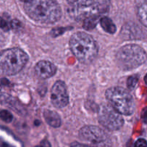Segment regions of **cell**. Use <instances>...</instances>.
<instances>
[{"mask_svg":"<svg viewBox=\"0 0 147 147\" xmlns=\"http://www.w3.org/2000/svg\"><path fill=\"white\" fill-rule=\"evenodd\" d=\"M26 14L35 22L53 24L61 17V8L55 0H30L24 3Z\"/></svg>","mask_w":147,"mask_h":147,"instance_id":"obj_1","label":"cell"},{"mask_svg":"<svg viewBox=\"0 0 147 147\" xmlns=\"http://www.w3.org/2000/svg\"><path fill=\"white\" fill-rule=\"evenodd\" d=\"M70 48L76 58L83 63H90L98 53L94 39L87 33L81 32L73 34L70 40Z\"/></svg>","mask_w":147,"mask_h":147,"instance_id":"obj_2","label":"cell"},{"mask_svg":"<svg viewBox=\"0 0 147 147\" xmlns=\"http://www.w3.org/2000/svg\"><path fill=\"white\" fill-rule=\"evenodd\" d=\"M71 15L78 20L99 17L106 12L109 0H67Z\"/></svg>","mask_w":147,"mask_h":147,"instance_id":"obj_3","label":"cell"},{"mask_svg":"<svg viewBox=\"0 0 147 147\" xmlns=\"http://www.w3.org/2000/svg\"><path fill=\"white\" fill-rule=\"evenodd\" d=\"M27 53L20 48H10L0 53V72L12 76L21 71L28 62Z\"/></svg>","mask_w":147,"mask_h":147,"instance_id":"obj_4","label":"cell"},{"mask_svg":"<svg viewBox=\"0 0 147 147\" xmlns=\"http://www.w3.org/2000/svg\"><path fill=\"white\" fill-rule=\"evenodd\" d=\"M146 54L142 47L136 45H126L118 50L116 61L121 68L130 70L146 62Z\"/></svg>","mask_w":147,"mask_h":147,"instance_id":"obj_5","label":"cell"},{"mask_svg":"<svg viewBox=\"0 0 147 147\" xmlns=\"http://www.w3.org/2000/svg\"><path fill=\"white\" fill-rule=\"evenodd\" d=\"M106 98L109 104L121 114L130 116L134 112V100L123 88H110L106 91Z\"/></svg>","mask_w":147,"mask_h":147,"instance_id":"obj_6","label":"cell"},{"mask_svg":"<svg viewBox=\"0 0 147 147\" xmlns=\"http://www.w3.org/2000/svg\"><path fill=\"white\" fill-rule=\"evenodd\" d=\"M99 123L110 131L120 129L123 125V119L121 113L110 104H103L98 110Z\"/></svg>","mask_w":147,"mask_h":147,"instance_id":"obj_7","label":"cell"},{"mask_svg":"<svg viewBox=\"0 0 147 147\" xmlns=\"http://www.w3.org/2000/svg\"><path fill=\"white\" fill-rule=\"evenodd\" d=\"M79 137L84 142L98 146H106L109 137L106 132L98 126H86L79 131Z\"/></svg>","mask_w":147,"mask_h":147,"instance_id":"obj_8","label":"cell"},{"mask_svg":"<svg viewBox=\"0 0 147 147\" xmlns=\"http://www.w3.org/2000/svg\"><path fill=\"white\" fill-rule=\"evenodd\" d=\"M50 96L51 102L55 107L62 109L68 104V94L65 84L63 81L58 80L53 85Z\"/></svg>","mask_w":147,"mask_h":147,"instance_id":"obj_9","label":"cell"},{"mask_svg":"<svg viewBox=\"0 0 147 147\" xmlns=\"http://www.w3.org/2000/svg\"><path fill=\"white\" fill-rule=\"evenodd\" d=\"M34 71L39 78L47 79L53 77L55 74L56 67L50 62L42 60L37 63L34 67Z\"/></svg>","mask_w":147,"mask_h":147,"instance_id":"obj_10","label":"cell"},{"mask_svg":"<svg viewBox=\"0 0 147 147\" xmlns=\"http://www.w3.org/2000/svg\"><path fill=\"white\" fill-rule=\"evenodd\" d=\"M43 116L47 124L52 127L58 128L61 126V119L57 112L46 109L43 112Z\"/></svg>","mask_w":147,"mask_h":147,"instance_id":"obj_11","label":"cell"},{"mask_svg":"<svg viewBox=\"0 0 147 147\" xmlns=\"http://www.w3.org/2000/svg\"><path fill=\"white\" fill-rule=\"evenodd\" d=\"M100 25L104 31L110 34H114L116 31V27L110 18L103 17L100 19Z\"/></svg>","mask_w":147,"mask_h":147,"instance_id":"obj_12","label":"cell"},{"mask_svg":"<svg viewBox=\"0 0 147 147\" xmlns=\"http://www.w3.org/2000/svg\"><path fill=\"white\" fill-rule=\"evenodd\" d=\"M0 103L4 105V106H9L14 110L16 109L17 111V109H20V108H19L17 102H16V100L13 98H11L10 96H8V95H0Z\"/></svg>","mask_w":147,"mask_h":147,"instance_id":"obj_13","label":"cell"},{"mask_svg":"<svg viewBox=\"0 0 147 147\" xmlns=\"http://www.w3.org/2000/svg\"><path fill=\"white\" fill-rule=\"evenodd\" d=\"M99 17H90L86 18L83 23V27L87 30H90L94 28L97 24V21Z\"/></svg>","mask_w":147,"mask_h":147,"instance_id":"obj_14","label":"cell"},{"mask_svg":"<svg viewBox=\"0 0 147 147\" xmlns=\"http://www.w3.org/2000/svg\"><path fill=\"white\" fill-rule=\"evenodd\" d=\"M138 17L141 22L146 27V4L144 3L138 9Z\"/></svg>","mask_w":147,"mask_h":147,"instance_id":"obj_15","label":"cell"},{"mask_svg":"<svg viewBox=\"0 0 147 147\" xmlns=\"http://www.w3.org/2000/svg\"><path fill=\"white\" fill-rule=\"evenodd\" d=\"M0 119L6 123H10L12 121L13 116L8 111L1 110L0 111Z\"/></svg>","mask_w":147,"mask_h":147,"instance_id":"obj_16","label":"cell"},{"mask_svg":"<svg viewBox=\"0 0 147 147\" xmlns=\"http://www.w3.org/2000/svg\"><path fill=\"white\" fill-rule=\"evenodd\" d=\"M137 83H138L137 76H131V77L129 78V79H128L127 80L128 88H129V89H131V90H132V89H134L135 87H136Z\"/></svg>","mask_w":147,"mask_h":147,"instance_id":"obj_17","label":"cell"},{"mask_svg":"<svg viewBox=\"0 0 147 147\" xmlns=\"http://www.w3.org/2000/svg\"><path fill=\"white\" fill-rule=\"evenodd\" d=\"M134 147H146V142L144 139H139L135 143Z\"/></svg>","mask_w":147,"mask_h":147,"instance_id":"obj_18","label":"cell"},{"mask_svg":"<svg viewBox=\"0 0 147 147\" xmlns=\"http://www.w3.org/2000/svg\"><path fill=\"white\" fill-rule=\"evenodd\" d=\"M0 28L3 29L4 30H9V26L7 24V23L2 18H1V17H0Z\"/></svg>","mask_w":147,"mask_h":147,"instance_id":"obj_19","label":"cell"},{"mask_svg":"<svg viewBox=\"0 0 147 147\" xmlns=\"http://www.w3.org/2000/svg\"><path fill=\"white\" fill-rule=\"evenodd\" d=\"M35 147H51V144L47 140H43L40 143V144Z\"/></svg>","mask_w":147,"mask_h":147,"instance_id":"obj_20","label":"cell"},{"mask_svg":"<svg viewBox=\"0 0 147 147\" xmlns=\"http://www.w3.org/2000/svg\"><path fill=\"white\" fill-rule=\"evenodd\" d=\"M70 147H94L92 146H89L87 144H83L78 143V142H73L71 144Z\"/></svg>","mask_w":147,"mask_h":147,"instance_id":"obj_21","label":"cell"},{"mask_svg":"<svg viewBox=\"0 0 147 147\" xmlns=\"http://www.w3.org/2000/svg\"><path fill=\"white\" fill-rule=\"evenodd\" d=\"M20 1H22V2H24V3H27V2H28V1H30V0H20Z\"/></svg>","mask_w":147,"mask_h":147,"instance_id":"obj_22","label":"cell"},{"mask_svg":"<svg viewBox=\"0 0 147 147\" xmlns=\"http://www.w3.org/2000/svg\"><path fill=\"white\" fill-rule=\"evenodd\" d=\"M0 89H1V86H0Z\"/></svg>","mask_w":147,"mask_h":147,"instance_id":"obj_23","label":"cell"}]
</instances>
